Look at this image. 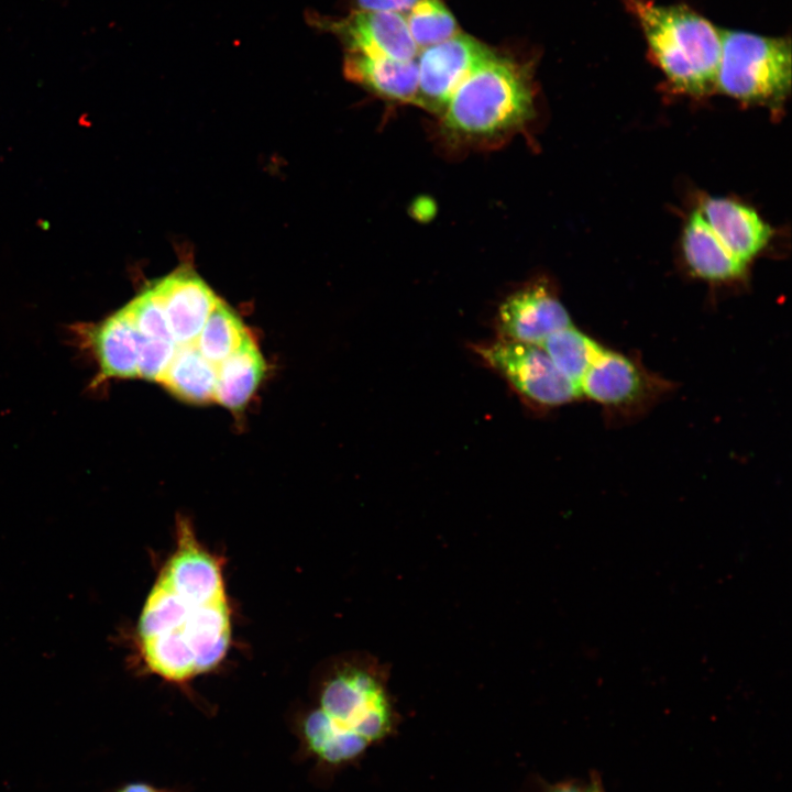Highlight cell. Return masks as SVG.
Masks as SVG:
<instances>
[{"label":"cell","mask_w":792,"mask_h":792,"mask_svg":"<svg viewBox=\"0 0 792 792\" xmlns=\"http://www.w3.org/2000/svg\"><path fill=\"white\" fill-rule=\"evenodd\" d=\"M474 349L513 388L536 405L554 407L581 396L579 386L556 367L539 345L499 338Z\"/></svg>","instance_id":"8992f818"},{"label":"cell","mask_w":792,"mask_h":792,"mask_svg":"<svg viewBox=\"0 0 792 792\" xmlns=\"http://www.w3.org/2000/svg\"><path fill=\"white\" fill-rule=\"evenodd\" d=\"M581 396L610 409L634 411L658 397L668 383L631 359L606 349L594 359L579 384Z\"/></svg>","instance_id":"9c48e42d"},{"label":"cell","mask_w":792,"mask_h":792,"mask_svg":"<svg viewBox=\"0 0 792 792\" xmlns=\"http://www.w3.org/2000/svg\"><path fill=\"white\" fill-rule=\"evenodd\" d=\"M791 56L787 37L724 30L715 88L747 102L780 103L791 88Z\"/></svg>","instance_id":"5b68a950"},{"label":"cell","mask_w":792,"mask_h":792,"mask_svg":"<svg viewBox=\"0 0 792 792\" xmlns=\"http://www.w3.org/2000/svg\"><path fill=\"white\" fill-rule=\"evenodd\" d=\"M116 792H175L167 789L157 788L146 782H129L121 785Z\"/></svg>","instance_id":"cb8c5ba5"},{"label":"cell","mask_w":792,"mask_h":792,"mask_svg":"<svg viewBox=\"0 0 792 792\" xmlns=\"http://www.w3.org/2000/svg\"><path fill=\"white\" fill-rule=\"evenodd\" d=\"M248 334L240 318L219 299L194 343L210 363L218 366Z\"/></svg>","instance_id":"d6986e66"},{"label":"cell","mask_w":792,"mask_h":792,"mask_svg":"<svg viewBox=\"0 0 792 792\" xmlns=\"http://www.w3.org/2000/svg\"><path fill=\"white\" fill-rule=\"evenodd\" d=\"M444 127L464 136H493L534 113L530 69L493 53L457 88L443 110Z\"/></svg>","instance_id":"277c9868"},{"label":"cell","mask_w":792,"mask_h":792,"mask_svg":"<svg viewBox=\"0 0 792 792\" xmlns=\"http://www.w3.org/2000/svg\"><path fill=\"white\" fill-rule=\"evenodd\" d=\"M395 722L386 675L378 664L366 660L344 664L332 674L301 729L315 757L340 766L386 738Z\"/></svg>","instance_id":"7a4b0ae2"},{"label":"cell","mask_w":792,"mask_h":792,"mask_svg":"<svg viewBox=\"0 0 792 792\" xmlns=\"http://www.w3.org/2000/svg\"><path fill=\"white\" fill-rule=\"evenodd\" d=\"M307 18L310 25L336 35L349 53L409 61L419 51L403 13L353 10L345 16L309 12Z\"/></svg>","instance_id":"52a82bcc"},{"label":"cell","mask_w":792,"mask_h":792,"mask_svg":"<svg viewBox=\"0 0 792 792\" xmlns=\"http://www.w3.org/2000/svg\"><path fill=\"white\" fill-rule=\"evenodd\" d=\"M405 18L419 50L441 43L459 33L453 14L441 0H418Z\"/></svg>","instance_id":"ffe728a7"},{"label":"cell","mask_w":792,"mask_h":792,"mask_svg":"<svg viewBox=\"0 0 792 792\" xmlns=\"http://www.w3.org/2000/svg\"><path fill=\"white\" fill-rule=\"evenodd\" d=\"M698 211L721 241L746 264L770 240L768 224L743 204L726 198H708Z\"/></svg>","instance_id":"4fadbf2b"},{"label":"cell","mask_w":792,"mask_h":792,"mask_svg":"<svg viewBox=\"0 0 792 792\" xmlns=\"http://www.w3.org/2000/svg\"><path fill=\"white\" fill-rule=\"evenodd\" d=\"M348 78L369 88L381 97L417 105V59L397 61L349 53L344 58Z\"/></svg>","instance_id":"5bb4252c"},{"label":"cell","mask_w":792,"mask_h":792,"mask_svg":"<svg viewBox=\"0 0 792 792\" xmlns=\"http://www.w3.org/2000/svg\"><path fill=\"white\" fill-rule=\"evenodd\" d=\"M177 345L194 343L219 298L194 273L179 271L155 283Z\"/></svg>","instance_id":"8fae6325"},{"label":"cell","mask_w":792,"mask_h":792,"mask_svg":"<svg viewBox=\"0 0 792 792\" xmlns=\"http://www.w3.org/2000/svg\"><path fill=\"white\" fill-rule=\"evenodd\" d=\"M572 324L561 301L543 285L534 284L508 296L497 314L501 338L540 345L553 332Z\"/></svg>","instance_id":"30bf717a"},{"label":"cell","mask_w":792,"mask_h":792,"mask_svg":"<svg viewBox=\"0 0 792 792\" xmlns=\"http://www.w3.org/2000/svg\"><path fill=\"white\" fill-rule=\"evenodd\" d=\"M217 366L195 343L178 345L161 382L175 396L195 404L215 399Z\"/></svg>","instance_id":"e0dca14e"},{"label":"cell","mask_w":792,"mask_h":792,"mask_svg":"<svg viewBox=\"0 0 792 792\" xmlns=\"http://www.w3.org/2000/svg\"><path fill=\"white\" fill-rule=\"evenodd\" d=\"M231 641V613L222 562L185 520L176 548L162 566L143 605L138 642L147 669L185 683L215 669Z\"/></svg>","instance_id":"6da1fadb"},{"label":"cell","mask_w":792,"mask_h":792,"mask_svg":"<svg viewBox=\"0 0 792 792\" xmlns=\"http://www.w3.org/2000/svg\"><path fill=\"white\" fill-rule=\"evenodd\" d=\"M124 307L141 338L174 340L155 284Z\"/></svg>","instance_id":"44dd1931"},{"label":"cell","mask_w":792,"mask_h":792,"mask_svg":"<svg viewBox=\"0 0 792 792\" xmlns=\"http://www.w3.org/2000/svg\"><path fill=\"white\" fill-rule=\"evenodd\" d=\"M418 0H352L355 10L377 12H408Z\"/></svg>","instance_id":"603a6c76"},{"label":"cell","mask_w":792,"mask_h":792,"mask_svg":"<svg viewBox=\"0 0 792 792\" xmlns=\"http://www.w3.org/2000/svg\"><path fill=\"white\" fill-rule=\"evenodd\" d=\"M82 336L98 362L99 380L138 377L139 334L125 307L84 327Z\"/></svg>","instance_id":"7c38bea8"},{"label":"cell","mask_w":792,"mask_h":792,"mask_svg":"<svg viewBox=\"0 0 792 792\" xmlns=\"http://www.w3.org/2000/svg\"><path fill=\"white\" fill-rule=\"evenodd\" d=\"M682 244L689 266L705 279H733L746 268L747 264L721 241L698 210L689 218Z\"/></svg>","instance_id":"9a60e30c"},{"label":"cell","mask_w":792,"mask_h":792,"mask_svg":"<svg viewBox=\"0 0 792 792\" xmlns=\"http://www.w3.org/2000/svg\"><path fill=\"white\" fill-rule=\"evenodd\" d=\"M546 792H585V781L569 780L550 785Z\"/></svg>","instance_id":"d4e9b609"},{"label":"cell","mask_w":792,"mask_h":792,"mask_svg":"<svg viewBox=\"0 0 792 792\" xmlns=\"http://www.w3.org/2000/svg\"><path fill=\"white\" fill-rule=\"evenodd\" d=\"M626 3L653 61L676 90L702 96L715 88L722 30L684 4Z\"/></svg>","instance_id":"3957f363"},{"label":"cell","mask_w":792,"mask_h":792,"mask_svg":"<svg viewBox=\"0 0 792 792\" xmlns=\"http://www.w3.org/2000/svg\"><path fill=\"white\" fill-rule=\"evenodd\" d=\"M493 53L483 43L460 32L424 48L417 59V105L443 112L457 88Z\"/></svg>","instance_id":"ba28073f"},{"label":"cell","mask_w":792,"mask_h":792,"mask_svg":"<svg viewBox=\"0 0 792 792\" xmlns=\"http://www.w3.org/2000/svg\"><path fill=\"white\" fill-rule=\"evenodd\" d=\"M177 346L174 340L145 339L139 336L138 377L161 382Z\"/></svg>","instance_id":"7402d4cb"},{"label":"cell","mask_w":792,"mask_h":792,"mask_svg":"<svg viewBox=\"0 0 792 792\" xmlns=\"http://www.w3.org/2000/svg\"><path fill=\"white\" fill-rule=\"evenodd\" d=\"M265 372L264 359L248 334L241 345L217 366L215 400L238 410L243 408Z\"/></svg>","instance_id":"2e32d148"},{"label":"cell","mask_w":792,"mask_h":792,"mask_svg":"<svg viewBox=\"0 0 792 792\" xmlns=\"http://www.w3.org/2000/svg\"><path fill=\"white\" fill-rule=\"evenodd\" d=\"M539 346L548 354L556 367L578 386L603 349L572 324L553 332Z\"/></svg>","instance_id":"ac0fdd59"},{"label":"cell","mask_w":792,"mask_h":792,"mask_svg":"<svg viewBox=\"0 0 792 792\" xmlns=\"http://www.w3.org/2000/svg\"><path fill=\"white\" fill-rule=\"evenodd\" d=\"M585 792H606L602 776L598 771L592 770L587 781H585Z\"/></svg>","instance_id":"484cf974"}]
</instances>
